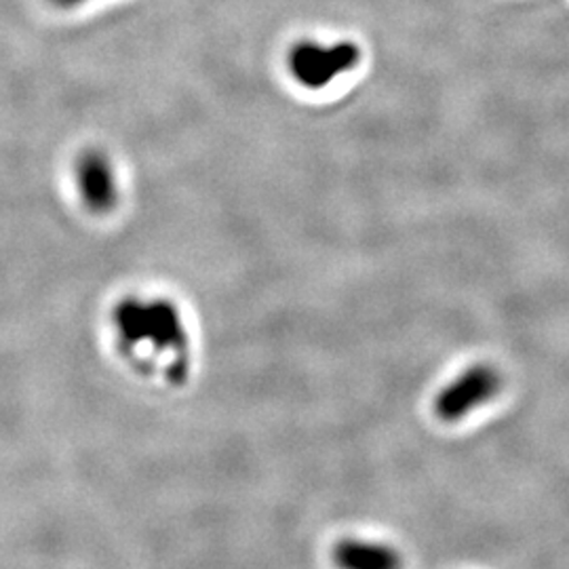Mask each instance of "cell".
Segmentation results:
<instances>
[{
  "label": "cell",
  "mask_w": 569,
  "mask_h": 569,
  "mask_svg": "<svg viewBox=\"0 0 569 569\" xmlns=\"http://www.w3.org/2000/svg\"><path fill=\"white\" fill-rule=\"evenodd\" d=\"M112 323L127 352L143 350L157 357H173L176 367H186L188 329L173 302L164 298H124L112 312Z\"/></svg>",
  "instance_id": "cell-1"
},
{
  "label": "cell",
  "mask_w": 569,
  "mask_h": 569,
  "mask_svg": "<svg viewBox=\"0 0 569 569\" xmlns=\"http://www.w3.org/2000/svg\"><path fill=\"white\" fill-rule=\"evenodd\" d=\"M363 60L357 42L298 41L287 51V72L300 87L319 91L355 70Z\"/></svg>",
  "instance_id": "cell-2"
},
{
  "label": "cell",
  "mask_w": 569,
  "mask_h": 569,
  "mask_svg": "<svg viewBox=\"0 0 569 569\" xmlns=\"http://www.w3.org/2000/svg\"><path fill=\"white\" fill-rule=\"evenodd\" d=\"M79 197L93 216L112 213L121 201V180L117 164L100 148H87L74 164Z\"/></svg>",
  "instance_id": "cell-3"
},
{
  "label": "cell",
  "mask_w": 569,
  "mask_h": 569,
  "mask_svg": "<svg viewBox=\"0 0 569 569\" xmlns=\"http://www.w3.org/2000/svg\"><path fill=\"white\" fill-rule=\"evenodd\" d=\"M502 387L500 373L489 366L468 367L435 399V413L443 422H458L470 411L488 403Z\"/></svg>",
  "instance_id": "cell-4"
},
{
  "label": "cell",
  "mask_w": 569,
  "mask_h": 569,
  "mask_svg": "<svg viewBox=\"0 0 569 569\" xmlns=\"http://www.w3.org/2000/svg\"><path fill=\"white\" fill-rule=\"evenodd\" d=\"M333 563L340 569H403L399 550L385 542L345 538L333 547Z\"/></svg>",
  "instance_id": "cell-5"
},
{
  "label": "cell",
  "mask_w": 569,
  "mask_h": 569,
  "mask_svg": "<svg viewBox=\"0 0 569 569\" xmlns=\"http://www.w3.org/2000/svg\"><path fill=\"white\" fill-rule=\"evenodd\" d=\"M51 2L60 9H72V7H79L84 0H51Z\"/></svg>",
  "instance_id": "cell-6"
}]
</instances>
